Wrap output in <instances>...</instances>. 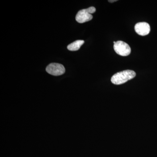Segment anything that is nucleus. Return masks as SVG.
I'll return each mask as SVG.
<instances>
[{
  "label": "nucleus",
  "mask_w": 157,
  "mask_h": 157,
  "mask_svg": "<svg viewBox=\"0 0 157 157\" xmlns=\"http://www.w3.org/2000/svg\"><path fill=\"white\" fill-rule=\"evenodd\" d=\"M135 76L136 73L135 71L131 70H124L113 75L111 81L113 84L121 85L135 78Z\"/></svg>",
  "instance_id": "nucleus-1"
},
{
  "label": "nucleus",
  "mask_w": 157,
  "mask_h": 157,
  "mask_svg": "<svg viewBox=\"0 0 157 157\" xmlns=\"http://www.w3.org/2000/svg\"><path fill=\"white\" fill-rule=\"evenodd\" d=\"M96 11L95 8L94 7H90L87 9L80 10L76 14V21L79 23H83L91 20L93 18L92 14L94 13Z\"/></svg>",
  "instance_id": "nucleus-2"
},
{
  "label": "nucleus",
  "mask_w": 157,
  "mask_h": 157,
  "mask_svg": "<svg viewBox=\"0 0 157 157\" xmlns=\"http://www.w3.org/2000/svg\"><path fill=\"white\" fill-rule=\"evenodd\" d=\"M113 48L117 54L121 56H128L131 52L130 46L127 43L121 41L116 42L113 45Z\"/></svg>",
  "instance_id": "nucleus-3"
},
{
  "label": "nucleus",
  "mask_w": 157,
  "mask_h": 157,
  "mask_svg": "<svg viewBox=\"0 0 157 157\" xmlns=\"http://www.w3.org/2000/svg\"><path fill=\"white\" fill-rule=\"evenodd\" d=\"M46 71L47 73L53 76H60L65 73V68L61 64L52 63L47 66Z\"/></svg>",
  "instance_id": "nucleus-4"
},
{
  "label": "nucleus",
  "mask_w": 157,
  "mask_h": 157,
  "mask_svg": "<svg viewBox=\"0 0 157 157\" xmlns=\"http://www.w3.org/2000/svg\"><path fill=\"white\" fill-rule=\"evenodd\" d=\"M135 32L141 36L148 35L150 32V26L147 23L145 22L137 23L135 26Z\"/></svg>",
  "instance_id": "nucleus-5"
},
{
  "label": "nucleus",
  "mask_w": 157,
  "mask_h": 157,
  "mask_svg": "<svg viewBox=\"0 0 157 157\" xmlns=\"http://www.w3.org/2000/svg\"><path fill=\"white\" fill-rule=\"evenodd\" d=\"M84 41L83 40H76L68 45L67 48L69 50L72 51H77L80 48V47L84 44Z\"/></svg>",
  "instance_id": "nucleus-6"
},
{
  "label": "nucleus",
  "mask_w": 157,
  "mask_h": 157,
  "mask_svg": "<svg viewBox=\"0 0 157 157\" xmlns=\"http://www.w3.org/2000/svg\"><path fill=\"white\" fill-rule=\"evenodd\" d=\"M117 0H113V1L110 0V1H108V2H109L112 3L113 2H117Z\"/></svg>",
  "instance_id": "nucleus-7"
}]
</instances>
